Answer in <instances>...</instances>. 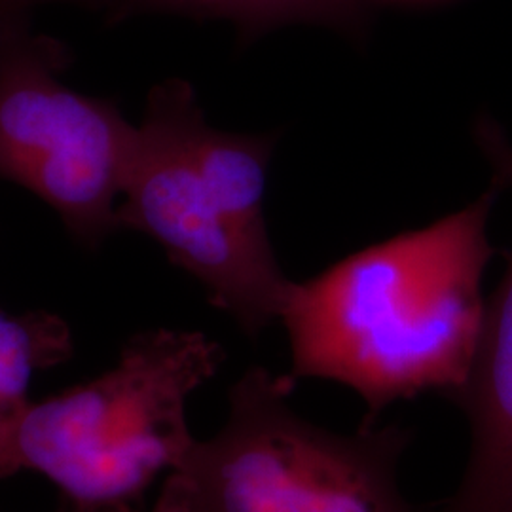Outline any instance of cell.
<instances>
[{"label": "cell", "mask_w": 512, "mask_h": 512, "mask_svg": "<svg viewBox=\"0 0 512 512\" xmlns=\"http://www.w3.org/2000/svg\"><path fill=\"white\" fill-rule=\"evenodd\" d=\"M497 194L492 183L458 213L293 281L281 321L294 380L348 385L365 403L363 425L421 393L452 399L467 382L484 325Z\"/></svg>", "instance_id": "cell-1"}, {"label": "cell", "mask_w": 512, "mask_h": 512, "mask_svg": "<svg viewBox=\"0 0 512 512\" xmlns=\"http://www.w3.org/2000/svg\"><path fill=\"white\" fill-rule=\"evenodd\" d=\"M294 385L291 374L247 370L224 427L171 469L154 512H423L397 478L408 429L334 433L294 412Z\"/></svg>", "instance_id": "cell-2"}, {"label": "cell", "mask_w": 512, "mask_h": 512, "mask_svg": "<svg viewBox=\"0 0 512 512\" xmlns=\"http://www.w3.org/2000/svg\"><path fill=\"white\" fill-rule=\"evenodd\" d=\"M222 363L219 342L198 330L131 336L105 374L29 404L12 475L37 471L50 478L74 509L131 507L196 442L186 403Z\"/></svg>", "instance_id": "cell-3"}, {"label": "cell", "mask_w": 512, "mask_h": 512, "mask_svg": "<svg viewBox=\"0 0 512 512\" xmlns=\"http://www.w3.org/2000/svg\"><path fill=\"white\" fill-rule=\"evenodd\" d=\"M200 112L184 80L150 90L116 222L120 230L154 239L175 266L202 283L215 308L256 338L281 319L293 281L279 268L268 234L239 224L205 181L190 139Z\"/></svg>", "instance_id": "cell-4"}, {"label": "cell", "mask_w": 512, "mask_h": 512, "mask_svg": "<svg viewBox=\"0 0 512 512\" xmlns=\"http://www.w3.org/2000/svg\"><path fill=\"white\" fill-rule=\"evenodd\" d=\"M67 61V50L29 23L0 29V177L37 194L93 249L120 230L137 126L109 99L67 88L57 78Z\"/></svg>", "instance_id": "cell-5"}, {"label": "cell", "mask_w": 512, "mask_h": 512, "mask_svg": "<svg viewBox=\"0 0 512 512\" xmlns=\"http://www.w3.org/2000/svg\"><path fill=\"white\" fill-rule=\"evenodd\" d=\"M476 145L492 165V183L512 190V143L492 118H478ZM471 429L458 492L440 512H512V253L484 325L467 382L452 397Z\"/></svg>", "instance_id": "cell-6"}, {"label": "cell", "mask_w": 512, "mask_h": 512, "mask_svg": "<svg viewBox=\"0 0 512 512\" xmlns=\"http://www.w3.org/2000/svg\"><path fill=\"white\" fill-rule=\"evenodd\" d=\"M71 353L69 329L48 313L8 315L0 310V478L12 476L19 427L29 408L33 374Z\"/></svg>", "instance_id": "cell-7"}, {"label": "cell", "mask_w": 512, "mask_h": 512, "mask_svg": "<svg viewBox=\"0 0 512 512\" xmlns=\"http://www.w3.org/2000/svg\"><path fill=\"white\" fill-rule=\"evenodd\" d=\"M190 139L205 181L217 190L232 217L253 232L268 234L264 196L274 133L245 135L211 128L200 112L192 124Z\"/></svg>", "instance_id": "cell-8"}, {"label": "cell", "mask_w": 512, "mask_h": 512, "mask_svg": "<svg viewBox=\"0 0 512 512\" xmlns=\"http://www.w3.org/2000/svg\"><path fill=\"white\" fill-rule=\"evenodd\" d=\"M289 23H321L348 33L363 29L361 0H239L238 25L245 38Z\"/></svg>", "instance_id": "cell-9"}, {"label": "cell", "mask_w": 512, "mask_h": 512, "mask_svg": "<svg viewBox=\"0 0 512 512\" xmlns=\"http://www.w3.org/2000/svg\"><path fill=\"white\" fill-rule=\"evenodd\" d=\"M101 10L109 21H122L143 12H173L190 18L230 19L238 23L239 0H103Z\"/></svg>", "instance_id": "cell-10"}, {"label": "cell", "mask_w": 512, "mask_h": 512, "mask_svg": "<svg viewBox=\"0 0 512 512\" xmlns=\"http://www.w3.org/2000/svg\"><path fill=\"white\" fill-rule=\"evenodd\" d=\"M73 512H133L131 507H107V509H74Z\"/></svg>", "instance_id": "cell-11"}]
</instances>
